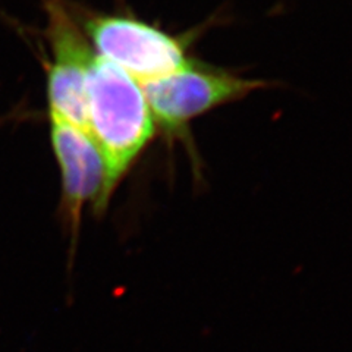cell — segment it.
<instances>
[{
    "label": "cell",
    "instance_id": "cell-1",
    "mask_svg": "<svg viewBox=\"0 0 352 352\" xmlns=\"http://www.w3.org/2000/svg\"><path fill=\"white\" fill-rule=\"evenodd\" d=\"M87 132L115 194L157 132L142 85L96 53L87 78Z\"/></svg>",
    "mask_w": 352,
    "mask_h": 352
},
{
    "label": "cell",
    "instance_id": "cell-2",
    "mask_svg": "<svg viewBox=\"0 0 352 352\" xmlns=\"http://www.w3.org/2000/svg\"><path fill=\"white\" fill-rule=\"evenodd\" d=\"M141 85L157 131L170 138L186 137V128L194 119L269 88L267 81L244 78L195 60L178 72Z\"/></svg>",
    "mask_w": 352,
    "mask_h": 352
},
{
    "label": "cell",
    "instance_id": "cell-3",
    "mask_svg": "<svg viewBox=\"0 0 352 352\" xmlns=\"http://www.w3.org/2000/svg\"><path fill=\"white\" fill-rule=\"evenodd\" d=\"M84 28L98 56L140 84L178 72L192 62L184 38L131 15H90Z\"/></svg>",
    "mask_w": 352,
    "mask_h": 352
},
{
    "label": "cell",
    "instance_id": "cell-4",
    "mask_svg": "<svg viewBox=\"0 0 352 352\" xmlns=\"http://www.w3.org/2000/svg\"><path fill=\"white\" fill-rule=\"evenodd\" d=\"M46 34L52 49L47 63L50 118L87 131V78L96 56L65 0H46Z\"/></svg>",
    "mask_w": 352,
    "mask_h": 352
},
{
    "label": "cell",
    "instance_id": "cell-5",
    "mask_svg": "<svg viewBox=\"0 0 352 352\" xmlns=\"http://www.w3.org/2000/svg\"><path fill=\"white\" fill-rule=\"evenodd\" d=\"M50 138L62 178L59 214L75 248L82 208L90 206L93 213L103 214L112 192L100 150L87 131L50 118Z\"/></svg>",
    "mask_w": 352,
    "mask_h": 352
}]
</instances>
